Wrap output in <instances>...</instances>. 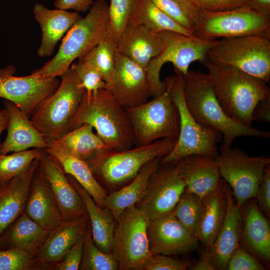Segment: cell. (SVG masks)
Segmentation results:
<instances>
[{"label":"cell","mask_w":270,"mask_h":270,"mask_svg":"<svg viewBox=\"0 0 270 270\" xmlns=\"http://www.w3.org/2000/svg\"><path fill=\"white\" fill-rule=\"evenodd\" d=\"M49 231L24 212L0 236V250L18 248L36 256Z\"/></svg>","instance_id":"obj_28"},{"label":"cell","mask_w":270,"mask_h":270,"mask_svg":"<svg viewBox=\"0 0 270 270\" xmlns=\"http://www.w3.org/2000/svg\"><path fill=\"white\" fill-rule=\"evenodd\" d=\"M56 91L30 116L34 126L46 138L58 140L70 130L71 121L86 92L70 67Z\"/></svg>","instance_id":"obj_6"},{"label":"cell","mask_w":270,"mask_h":270,"mask_svg":"<svg viewBox=\"0 0 270 270\" xmlns=\"http://www.w3.org/2000/svg\"><path fill=\"white\" fill-rule=\"evenodd\" d=\"M8 123V116L6 110L4 108L0 110V136L2 133L7 129ZM2 143L0 140V152Z\"/></svg>","instance_id":"obj_52"},{"label":"cell","mask_w":270,"mask_h":270,"mask_svg":"<svg viewBox=\"0 0 270 270\" xmlns=\"http://www.w3.org/2000/svg\"><path fill=\"white\" fill-rule=\"evenodd\" d=\"M40 164L50 185L64 221L87 214L84 202L60 163L44 149H39Z\"/></svg>","instance_id":"obj_18"},{"label":"cell","mask_w":270,"mask_h":270,"mask_svg":"<svg viewBox=\"0 0 270 270\" xmlns=\"http://www.w3.org/2000/svg\"><path fill=\"white\" fill-rule=\"evenodd\" d=\"M200 10L216 12L238 8L248 4L249 0H190Z\"/></svg>","instance_id":"obj_46"},{"label":"cell","mask_w":270,"mask_h":270,"mask_svg":"<svg viewBox=\"0 0 270 270\" xmlns=\"http://www.w3.org/2000/svg\"><path fill=\"white\" fill-rule=\"evenodd\" d=\"M70 67L76 72L86 91L106 88V83L100 72L89 63L79 59L78 62L72 63Z\"/></svg>","instance_id":"obj_42"},{"label":"cell","mask_w":270,"mask_h":270,"mask_svg":"<svg viewBox=\"0 0 270 270\" xmlns=\"http://www.w3.org/2000/svg\"><path fill=\"white\" fill-rule=\"evenodd\" d=\"M32 12L42 34L41 43L37 52L40 57L52 56L58 40L82 18L77 12L58 8L50 10L38 3L34 6Z\"/></svg>","instance_id":"obj_25"},{"label":"cell","mask_w":270,"mask_h":270,"mask_svg":"<svg viewBox=\"0 0 270 270\" xmlns=\"http://www.w3.org/2000/svg\"><path fill=\"white\" fill-rule=\"evenodd\" d=\"M240 242L257 258L266 262H270V224L255 204L247 206L242 214Z\"/></svg>","instance_id":"obj_29"},{"label":"cell","mask_w":270,"mask_h":270,"mask_svg":"<svg viewBox=\"0 0 270 270\" xmlns=\"http://www.w3.org/2000/svg\"><path fill=\"white\" fill-rule=\"evenodd\" d=\"M8 116V134L2 143L0 154L18 152L30 148L46 149V138L33 125L29 116L12 102L4 100Z\"/></svg>","instance_id":"obj_24"},{"label":"cell","mask_w":270,"mask_h":270,"mask_svg":"<svg viewBox=\"0 0 270 270\" xmlns=\"http://www.w3.org/2000/svg\"><path fill=\"white\" fill-rule=\"evenodd\" d=\"M202 200L184 191L172 214L193 236L196 237L202 214Z\"/></svg>","instance_id":"obj_37"},{"label":"cell","mask_w":270,"mask_h":270,"mask_svg":"<svg viewBox=\"0 0 270 270\" xmlns=\"http://www.w3.org/2000/svg\"><path fill=\"white\" fill-rule=\"evenodd\" d=\"M256 197L258 208L267 216L270 214V164L266 166L259 184Z\"/></svg>","instance_id":"obj_47"},{"label":"cell","mask_w":270,"mask_h":270,"mask_svg":"<svg viewBox=\"0 0 270 270\" xmlns=\"http://www.w3.org/2000/svg\"><path fill=\"white\" fill-rule=\"evenodd\" d=\"M202 214L196 238L210 248L214 242L224 222L227 198L225 181L222 178L216 188L202 199Z\"/></svg>","instance_id":"obj_31"},{"label":"cell","mask_w":270,"mask_h":270,"mask_svg":"<svg viewBox=\"0 0 270 270\" xmlns=\"http://www.w3.org/2000/svg\"><path fill=\"white\" fill-rule=\"evenodd\" d=\"M84 124L95 129L110 150H124L134 146L133 130L126 109L106 88L86 91L71 121L70 130Z\"/></svg>","instance_id":"obj_2"},{"label":"cell","mask_w":270,"mask_h":270,"mask_svg":"<svg viewBox=\"0 0 270 270\" xmlns=\"http://www.w3.org/2000/svg\"><path fill=\"white\" fill-rule=\"evenodd\" d=\"M176 140L164 138L149 144L98 154L86 162L94 176L110 186L133 179L148 162L168 154Z\"/></svg>","instance_id":"obj_7"},{"label":"cell","mask_w":270,"mask_h":270,"mask_svg":"<svg viewBox=\"0 0 270 270\" xmlns=\"http://www.w3.org/2000/svg\"><path fill=\"white\" fill-rule=\"evenodd\" d=\"M90 124H84L57 141L71 156L85 161L98 154L110 150Z\"/></svg>","instance_id":"obj_33"},{"label":"cell","mask_w":270,"mask_h":270,"mask_svg":"<svg viewBox=\"0 0 270 270\" xmlns=\"http://www.w3.org/2000/svg\"><path fill=\"white\" fill-rule=\"evenodd\" d=\"M12 65L0 68V98L14 103L29 117L58 88L60 82L56 76H43L33 72L16 76Z\"/></svg>","instance_id":"obj_14"},{"label":"cell","mask_w":270,"mask_h":270,"mask_svg":"<svg viewBox=\"0 0 270 270\" xmlns=\"http://www.w3.org/2000/svg\"><path fill=\"white\" fill-rule=\"evenodd\" d=\"M227 206L221 228L211 246L208 248L211 263L216 270H226L229 258L240 246L242 228V214L235 203L233 193L225 182Z\"/></svg>","instance_id":"obj_19"},{"label":"cell","mask_w":270,"mask_h":270,"mask_svg":"<svg viewBox=\"0 0 270 270\" xmlns=\"http://www.w3.org/2000/svg\"><path fill=\"white\" fill-rule=\"evenodd\" d=\"M182 81L186 104L192 115L202 126L222 133L220 151L231 148L240 136H270L268 131L242 124L226 114L216 98L208 74L189 70L182 76Z\"/></svg>","instance_id":"obj_1"},{"label":"cell","mask_w":270,"mask_h":270,"mask_svg":"<svg viewBox=\"0 0 270 270\" xmlns=\"http://www.w3.org/2000/svg\"><path fill=\"white\" fill-rule=\"evenodd\" d=\"M206 60L234 67L266 82L270 79V36L249 35L216 40Z\"/></svg>","instance_id":"obj_9"},{"label":"cell","mask_w":270,"mask_h":270,"mask_svg":"<svg viewBox=\"0 0 270 270\" xmlns=\"http://www.w3.org/2000/svg\"><path fill=\"white\" fill-rule=\"evenodd\" d=\"M190 262L172 258L169 256L152 254L141 268V270H184Z\"/></svg>","instance_id":"obj_44"},{"label":"cell","mask_w":270,"mask_h":270,"mask_svg":"<svg viewBox=\"0 0 270 270\" xmlns=\"http://www.w3.org/2000/svg\"><path fill=\"white\" fill-rule=\"evenodd\" d=\"M94 2L93 0H56L54 6L58 9L86 12L90 10Z\"/></svg>","instance_id":"obj_48"},{"label":"cell","mask_w":270,"mask_h":270,"mask_svg":"<svg viewBox=\"0 0 270 270\" xmlns=\"http://www.w3.org/2000/svg\"><path fill=\"white\" fill-rule=\"evenodd\" d=\"M189 268L192 270H215L210 260L208 248L204 250L200 260Z\"/></svg>","instance_id":"obj_50"},{"label":"cell","mask_w":270,"mask_h":270,"mask_svg":"<svg viewBox=\"0 0 270 270\" xmlns=\"http://www.w3.org/2000/svg\"><path fill=\"white\" fill-rule=\"evenodd\" d=\"M150 220L135 205L124 210L116 222L112 254L118 270H140L152 254L148 236Z\"/></svg>","instance_id":"obj_12"},{"label":"cell","mask_w":270,"mask_h":270,"mask_svg":"<svg viewBox=\"0 0 270 270\" xmlns=\"http://www.w3.org/2000/svg\"><path fill=\"white\" fill-rule=\"evenodd\" d=\"M185 182V192L194 194L201 200L214 190L222 178L215 158L192 154L174 164Z\"/></svg>","instance_id":"obj_23"},{"label":"cell","mask_w":270,"mask_h":270,"mask_svg":"<svg viewBox=\"0 0 270 270\" xmlns=\"http://www.w3.org/2000/svg\"><path fill=\"white\" fill-rule=\"evenodd\" d=\"M48 147L44 149L60 164L66 174L72 176L90 194L95 202L104 208L106 190L99 184L85 160L68 153L56 140L46 138Z\"/></svg>","instance_id":"obj_27"},{"label":"cell","mask_w":270,"mask_h":270,"mask_svg":"<svg viewBox=\"0 0 270 270\" xmlns=\"http://www.w3.org/2000/svg\"><path fill=\"white\" fill-rule=\"evenodd\" d=\"M117 52L116 44L106 35L103 40L79 59L93 66L108 83L110 80L114 69Z\"/></svg>","instance_id":"obj_35"},{"label":"cell","mask_w":270,"mask_h":270,"mask_svg":"<svg viewBox=\"0 0 270 270\" xmlns=\"http://www.w3.org/2000/svg\"><path fill=\"white\" fill-rule=\"evenodd\" d=\"M174 164L160 165L150 177L136 206L153 220L172 212L186 189Z\"/></svg>","instance_id":"obj_15"},{"label":"cell","mask_w":270,"mask_h":270,"mask_svg":"<svg viewBox=\"0 0 270 270\" xmlns=\"http://www.w3.org/2000/svg\"><path fill=\"white\" fill-rule=\"evenodd\" d=\"M160 96L136 106L126 109L134 135V146L149 144L158 140H177L180 118L172 100L168 86Z\"/></svg>","instance_id":"obj_10"},{"label":"cell","mask_w":270,"mask_h":270,"mask_svg":"<svg viewBox=\"0 0 270 270\" xmlns=\"http://www.w3.org/2000/svg\"><path fill=\"white\" fill-rule=\"evenodd\" d=\"M172 100L176 106L180 118V132L172 151L162 157L160 165L174 164L183 158L200 154L216 158V144L222 139V133L199 123L192 115L186 104L182 76L176 74L165 79Z\"/></svg>","instance_id":"obj_5"},{"label":"cell","mask_w":270,"mask_h":270,"mask_svg":"<svg viewBox=\"0 0 270 270\" xmlns=\"http://www.w3.org/2000/svg\"><path fill=\"white\" fill-rule=\"evenodd\" d=\"M136 0H110L107 35L117 46L130 23Z\"/></svg>","instance_id":"obj_39"},{"label":"cell","mask_w":270,"mask_h":270,"mask_svg":"<svg viewBox=\"0 0 270 270\" xmlns=\"http://www.w3.org/2000/svg\"><path fill=\"white\" fill-rule=\"evenodd\" d=\"M108 8L105 0H96L86 15L68 30L54 57L32 72L43 76H62L74 60L84 56L106 38Z\"/></svg>","instance_id":"obj_4"},{"label":"cell","mask_w":270,"mask_h":270,"mask_svg":"<svg viewBox=\"0 0 270 270\" xmlns=\"http://www.w3.org/2000/svg\"><path fill=\"white\" fill-rule=\"evenodd\" d=\"M130 24L142 26L156 32L170 30L194 36V34L172 20L151 0H136Z\"/></svg>","instance_id":"obj_34"},{"label":"cell","mask_w":270,"mask_h":270,"mask_svg":"<svg viewBox=\"0 0 270 270\" xmlns=\"http://www.w3.org/2000/svg\"><path fill=\"white\" fill-rule=\"evenodd\" d=\"M24 212L48 231L62 221L56 198L40 164L32 181Z\"/></svg>","instance_id":"obj_21"},{"label":"cell","mask_w":270,"mask_h":270,"mask_svg":"<svg viewBox=\"0 0 270 270\" xmlns=\"http://www.w3.org/2000/svg\"><path fill=\"white\" fill-rule=\"evenodd\" d=\"M89 222L88 214L78 218L64 221L49 231L36 256L44 270H52L60 262L78 238Z\"/></svg>","instance_id":"obj_20"},{"label":"cell","mask_w":270,"mask_h":270,"mask_svg":"<svg viewBox=\"0 0 270 270\" xmlns=\"http://www.w3.org/2000/svg\"><path fill=\"white\" fill-rule=\"evenodd\" d=\"M193 33L210 40L249 35L270 36V16L248 4L220 12L200 10Z\"/></svg>","instance_id":"obj_11"},{"label":"cell","mask_w":270,"mask_h":270,"mask_svg":"<svg viewBox=\"0 0 270 270\" xmlns=\"http://www.w3.org/2000/svg\"><path fill=\"white\" fill-rule=\"evenodd\" d=\"M162 157L157 158L146 164L132 182L122 188L107 194L104 208L112 214L116 222L123 212L135 206L144 195L152 174L160 166Z\"/></svg>","instance_id":"obj_32"},{"label":"cell","mask_w":270,"mask_h":270,"mask_svg":"<svg viewBox=\"0 0 270 270\" xmlns=\"http://www.w3.org/2000/svg\"><path fill=\"white\" fill-rule=\"evenodd\" d=\"M252 118L253 122H270V94L257 103L252 112Z\"/></svg>","instance_id":"obj_49"},{"label":"cell","mask_w":270,"mask_h":270,"mask_svg":"<svg viewBox=\"0 0 270 270\" xmlns=\"http://www.w3.org/2000/svg\"><path fill=\"white\" fill-rule=\"evenodd\" d=\"M265 267L255 256L238 246L232 253L228 262V270H264Z\"/></svg>","instance_id":"obj_43"},{"label":"cell","mask_w":270,"mask_h":270,"mask_svg":"<svg viewBox=\"0 0 270 270\" xmlns=\"http://www.w3.org/2000/svg\"><path fill=\"white\" fill-rule=\"evenodd\" d=\"M248 4L270 16V0H249Z\"/></svg>","instance_id":"obj_51"},{"label":"cell","mask_w":270,"mask_h":270,"mask_svg":"<svg viewBox=\"0 0 270 270\" xmlns=\"http://www.w3.org/2000/svg\"><path fill=\"white\" fill-rule=\"evenodd\" d=\"M44 270L36 256L18 248L0 250V270Z\"/></svg>","instance_id":"obj_41"},{"label":"cell","mask_w":270,"mask_h":270,"mask_svg":"<svg viewBox=\"0 0 270 270\" xmlns=\"http://www.w3.org/2000/svg\"><path fill=\"white\" fill-rule=\"evenodd\" d=\"M39 156V149L14 152L10 154H0V184L18 175Z\"/></svg>","instance_id":"obj_40"},{"label":"cell","mask_w":270,"mask_h":270,"mask_svg":"<svg viewBox=\"0 0 270 270\" xmlns=\"http://www.w3.org/2000/svg\"><path fill=\"white\" fill-rule=\"evenodd\" d=\"M148 236L152 254L167 256L188 253L198 246L190 234L170 213L150 220Z\"/></svg>","instance_id":"obj_17"},{"label":"cell","mask_w":270,"mask_h":270,"mask_svg":"<svg viewBox=\"0 0 270 270\" xmlns=\"http://www.w3.org/2000/svg\"><path fill=\"white\" fill-rule=\"evenodd\" d=\"M84 234V232L78 238L64 259L54 266L52 270H80L83 253Z\"/></svg>","instance_id":"obj_45"},{"label":"cell","mask_w":270,"mask_h":270,"mask_svg":"<svg viewBox=\"0 0 270 270\" xmlns=\"http://www.w3.org/2000/svg\"><path fill=\"white\" fill-rule=\"evenodd\" d=\"M72 186L82 198L86 208L92 236L102 250L112 253L116 222L110 210L98 206L90 194L70 175L66 174Z\"/></svg>","instance_id":"obj_30"},{"label":"cell","mask_w":270,"mask_h":270,"mask_svg":"<svg viewBox=\"0 0 270 270\" xmlns=\"http://www.w3.org/2000/svg\"><path fill=\"white\" fill-rule=\"evenodd\" d=\"M156 33L162 40L163 46L146 68L150 96L154 98L160 96L166 90V81H162L160 78L163 65L172 63L176 74L186 75L192 63L196 61L202 63L206 60L207 52L214 41L170 30Z\"/></svg>","instance_id":"obj_8"},{"label":"cell","mask_w":270,"mask_h":270,"mask_svg":"<svg viewBox=\"0 0 270 270\" xmlns=\"http://www.w3.org/2000/svg\"><path fill=\"white\" fill-rule=\"evenodd\" d=\"M106 89L126 109L146 102L150 96L146 70L118 52Z\"/></svg>","instance_id":"obj_16"},{"label":"cell","mask_w":270,"mask_h":270,"mask_svg":"<svg viewBox=\"0 0 270 270\" xmlns=\"http://www.w3.org/2000/svg\"><path fill=\"white\" fill-rule=\"evenodd\" d=\"M151 0L177 23L193 33L200 10L190 0Z\"/></svg>","instance_id":"obj_38"},{"label":"cell","mask_w":270,"mask_h":270,"mask_svg":"<svg viewBox=\"0 0 270 270\" xmlns=\"http://www.w3.org/2000/svg\"><path fill=\"white\" fill-rule=\"evenodd\" d=\"M216 98L226 114L237 122L252 126L257 103L270 94L266 83L236 68L205 60Z\"/></svg>","instance_id":"obj_3"},{"label":"cell","mask_w":270,"mask_h":270,"mask_svg":"<svg viewBox=\"0 0 270 270\" xmlns=\"http://www.w3.org/2000/svg\"><path fill=\"white\" fill-rule=\"evenodd\" d=\"M38 157L12 180L0 184V236L24 212Z\"/></svg>","instance_id":"obj_22"},{"label":"cell","mask_w":270,"mask_h":270,"mask_svg":"<svg viewBox=\"0 0 270 270\" xmlns=\"http://www.w3.org/2000/svg\"><path fill=\"white\" fill-rule=\"evenodd\" d=\"M163 42L156 33L142 26L128 24L116 46L118 52L146 70L161 51Z\"/></svg>","instance_id":"obj_26"},{"label":"cell","mask_w":270,"mask_h":270,"mask_svg":"<svg viewBox=\"0 0 270 270\" xmlns=\"http://www.w3.org/2000/svg\"><path fill=\"white\" fill-rule=\"evenodd\" d=\"M221 178L232 190L236 204L241 206L256 197L260 180L270 158L250 156L238 148L222 151L215 158Z\"/></svg>","instance_id":"obj_13"},{"label":"cell","mask_w":270,"mask_h":270,"mask_svg":"<svg viewBox=\"0 0 270 270\" xmlns=\"http://www.w3.org/2000/svg\"><path fill=\"white\" fill-rule=\"evenodd\" d=\"M118 264L112 253L102 250L94 241L90 221L84 234V245L80 270H116Z\"/></svg>","instance_id":"obj_36"}]
</instances>
